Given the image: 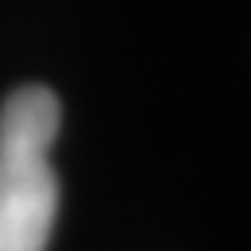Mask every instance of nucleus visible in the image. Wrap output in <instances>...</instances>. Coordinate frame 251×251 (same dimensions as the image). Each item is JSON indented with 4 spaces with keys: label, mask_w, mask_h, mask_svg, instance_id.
<instances>
[{
    "label": "nucleus",
    "mask_w": 251,
    "mask_h": 251,
    "mask_svg": "<svg viewBox=\"0 0 251 251\" xmlns=\"http://www.w3.org/2000/svg\"><path fill=\"white\" fill-rule=\"evenodd\" d=\"M59 133V98L49 87H21L0 108V153L49 157Z\"/></svg>",
    "instance_id": "f03ea898"
},
{
    "label": "nucleus",
    "mask_w": 251,
    "mask_h": 251,
    "mask_svg": "<svg viewBox=\"0 0 251 251\" xmlns=\"http://www.w3.org/2000/svg\"><path fill=\"white\" fill-rule=\"evenodd\" d=\"M59 213L49 157L0 153V251H46Z\"/></svg>",
    "instance_id": "f257e3e1"
}]
</instances>
